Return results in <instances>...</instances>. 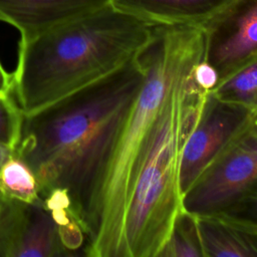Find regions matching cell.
Here are the masks:
<instances>
[{
  "label": "cell",
  "instance_id": "obj_20",
  "mask_svg": "<svg viewBox=\"0 0 257 257\" xmlns=\"http://www.w3.org/2000/svg\"><path fill=\"white\" fill-rule=\"evenodd\" d=\"M252 114H255V115H257V112H255V113H252Z\"/></svg>",
  "mask_w": 257,
  "mask_h": 257
},
{
  "label": "cell",
  "instance_id": "obj_12",
  "mask_svg": "<svg viewBox=\"0 0 257 257\" xmlns=\"http://www.w3.org/2000/svg\"><path fill=\"white\" fill-rule=\"evenodd\" d=\"M0 195L30 204L43 201L34 172L15 154L0 171Z\"/></svg>",
  "mask_w": 257,
  "mask_h": 257
},
{
  "label": "cell",
  "instance_id": "obj_16",
  "mask_svg": "<svg viewBox=\"0 0 257 257\" xmlns=\"http://www.w3.org/2000/svg\"><path fill=\"white\" fill-rule=\"evenodd\" d=\"M193 75L196 82L208 91H212L220 80L217 69L209 62L208 57L200 61L195 66Z\"/></svg>",
  "mask_w": 257,
  "mask_h": 257
},
{
  "label": "cell",
  "instance_id": "obj_3",
  "mask_svg": "<svg viewBox=\"0 0 257 257\" xmlns=\"http://www.w3.org/2000/svg\"><path fill=\"white\" fill-rule=\"evenodd\" d=\"M153 23L108 3L20 39L13 92L24 114L115 74L135 61Z\"/></svg>",
  "mask_w": 257,
  "mask_h": 257
},
{
  "label": "cell",
  "instance_id": "obj_10",
  "mask_svg": "<svg viewBox=\"0 0 257 257\" xmlns=\"http://www.w3.org/2000/svg\"><path fill=\"white\" fill-rule=\"evenodd\" d=\"M194 215L204 257H257V235L219 211Z\"/></svg>",
  "mask_w": 257,
  "mask_h": 257
},
{
  "label": "cell",
  "instance_id": "obj_4",
  "mask_svg": "<svg viewBox=\"0 0 257 257\" xmlns=\"http://www.w3.org/2000/svg\"><path fill=\"white\" fill-rule=\"evenodd\" d=\"M199 62L175 85L145 156L126 215L122 257H160L186 211L180 182L182 155L211 93L194 78Z\"/></svg>",
  "mask_w": 257,
  "mask_h": 257
},
{
  "label": "cell",
  "instance_id": "obj_1",
  "mask_svg": "<svg viewBox=\"0 0 257 257\" xmlns=\"http://www.w3.org/2000/svg\"><path fill=\"white\" fill-rule=\"evenodd\" d=\"M144 75L138 55L121 71L24 114L14 154L34 172L48 208L65 210L80 224L117 124Z\"/></svg>",
  "mask_w": 257,
  "mask_h": 257
},
{
  "label": "cell",
  "instance_id": "obj_17",
  "mask_svg": "<svg viewBox=\"0 0 257 257\" xmlns=\"http://www.w3.org/2000/svg\"><path fill=\"white\" fill-rule=\"evenodd\" d=\"M13 90L12 73H8L0 61V96H9Z\"/></svg>",
  "mask_w": 257,
  "mask_h": 257
},
{
  "label": "cell",
  "instance_id": "obj_7",
  "mask_svg": "<svg viewBox=\"0 0 257 257\" xmlns=\"http://www.w3.org/2000/svg\"><path fill=\"white\" fill-rule=\"evenodd\" d=\"M251 112L218 100L210 93L204 113L185 145L180 170L184 195L243 127Z\"/></svg>",
  "mask_w": 257,
  "mask_h": 257
},
{
  "label": "cell",
  "instance_id": "obj_6",
  "mask_svg": "<svg viewBox=\"0 0 257 257\" xmlns=\"http://www.w3.org/2000/svg\"><path fill=\"white\" fill-rule=\"evenodd\" d=\"M202 27L220 79L257 57V0H231Z\"/></svg>",
  "mask_w": 257,
  "mask_h": 257
},
{
  "label": "cell",
  "instance_id": "obj_13",
  "mask_svg": "<svg viewBox=\"0 0 257 257\" xmlns=\"http://www.w3.org/2000/svg\"><path fill=\"white\" fill-rule=\"evenodd\" d=\"M160 257H204L194 214H181Z\"/></svg>",
  "mask_w": 257,
  "mask_h": 257
},
{
  "label": "cell",
  "instance_id": "obj_11",
  "mask_svg": "<svg viewBox=\"0 0 257 257\" xmlns=\"http://www.w3.org/2000/svg\"><path fill=\"white\" fill-rule=\"evenodd\" d=\"M211 93L218 100L257 112V57L221 78Z\"/></svg>",
  "mask_w": 257,
  "mask_h": 257
},
{
  "label": "cell",
  "instance_id": "obj_18",
  "mask_svg": "<svg viewBox=\"0 0 257 257\" xmlns=\"http://www.w3.org/2000/svg\"><path fill=\"white\" fill-rule=\"evenodd\" d=\"M14 151L15 150L0 144V171L3 165L14 155Z\"/></svg>",
  "mask_w": 257,
  "mask_h": 257
},
{
  "label": "cell",
  "instance_id": "obj_5",
  "mask_svg": "<svg viewBox=\"0 0 257 257\" xmlns=\"http://www.w3.org/2000/svg\"><path fill=\"white\" fill-rule=\"evenodd\" d=\"M66 230L44 201L0 195V257L72 256Z\"/></svg>",
  "mask_w": 257,
  "mask_h": 257
},
{
  "label": "cell",
  "instance_id": "obj_15",
  "mask_svg": "<svg viewBox=\"0 0 257 257\" xmlns=\"http://www.w3.org/2000/svg\"><path fill=\"white\" fill-rule=\"evenodd\" d=\"M219 211L239 221L257 224V179L247 186L227 207Z\"/></svg>",
  "mask_w": 257,
  "mask_h": 257
},
{
  "label": "cell",
  "instance_id": "obj_14",
  "mask_svg": "<svg viewBox=\"0 0 257 257\" xmlns=\"http://www.w3.org/2000/svg\"><path fill=\"white\" fill-rule=\"evenodd\" d=\"M24 112L9 96H0V144L15 150L22 132Z\"/></svg>",
  "mask_w": 257,
  "mask_h": 257
},
{
  "label": "cell",
  "instance_id": "obj_2",
  "mask_svg": "<svg viewBox=\"0 0 257 257\" xmlns=\"http://www.w3.org/2000/svg\"><path fill=\"white\" fill-rule=\"evenodd\" d=\"M140 57L143 81L117 124L80 222L82 254L88 257H122L126 215L145 156L175 85L208 57L206 33L195 24H153Z\"/></svg>",
  "mask_w": 257,
  "mask_h": 257
},
{
  "label": "cell",
  "instance_id": "obj_9",
  "mask_svg": "<svg viewBox=\"0 0 257 257\" xmlns=\"http://www.w3.org/2000/svg\"><path fill=\"white\" fill-rule=\"evenodd\" d=\"M231 0H110L117 9L153 24L200 25Z\"/></svg>",
  "mask_w": 257,
  "mask_h": 257
},
{
  "label": "cell",
  "instance_id": "obj_19",
  "mask_svg": "<svg viewBox=\"0 0 257 257\" xmlns=\"http://www.w3.org/2000/svg\"><path fill=\"white\" fill-rule=\"evenodd\" d=\"M224 214V213H223ZM226 215V214H224ZM227 217H229L234 223H236L238 226H240L242 229H244L245 231L249 232V233H252V234H255L257 235V224H251V223H246V222H242V221H239L237 219H234L228 215H226Z\"/></svg>",
  "mask_w": 257,
  "mask_h": 257
},
{
  "label": "cell",
  "instance_id": "obj_8",
  "mask_svg": "<svg viewBox=\"0 0 257 257\" xmlns=\"http://www.w3.org/2000/svg\"><path fill=\"white\" fill-rule=\"evenodd\" d=\"M110 0H0V21L15 27L20 39L91 12Z\"/></svg>",
  "mask_w": 257,
  "mask_h": 257
}]
</instances>
